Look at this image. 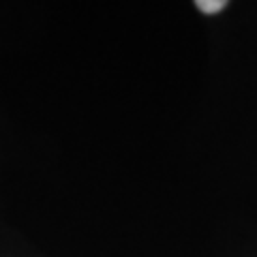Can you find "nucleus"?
<instances>
[{
	"label": "nucleus",
	"instance_id": "f257e3e1",
	"mask_svg": "<svg viewBox=\"0 0 257 257\" xmlns=\"http://www.w3.org/2000/svg\"><path fill=\"white\" fill-rule=\"evenodd\" d=\"M195 7L202 13H208V15H212V13H219L223 11L225 7H227V3L225 0H199V3H195Z\"/></svg>",
	"mask_w": 257,
	"mask_h": 257
}]
</instances>
